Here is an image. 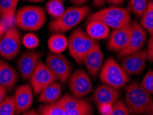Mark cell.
Returning a JSON list of instances; mask_svg holds the SVG:
<instances>
[{
    "instance_id": "ee69618b",
    "label": "cell",
    "mask_w": 153,
    "mask_h": 115,
    "mask_svg": "<svg viewBox=\"0 0 153 115\" xmlns=\"http://www.w3.org/2000/svg\"><path fill=\"white\" fill-rule=\"evenodd\" d=\"M64 115H70V114H68V113H66V112H64Z\"/></svg>"
},
{
    "instance_id": "484cf974",
    "label": "cell",
    "mask_w": 153,
    "mask_h": 115,
    "mask_svg": "<svg viewBox=\"0 0 153 115\" xmlns=\"http://www.w3.org/2000/svg\"><path fill=\"white\" fill-rule=\"evenodd\" d=\"M62 0H49L46 4V11L54 19L60 17L66 9Z\"/></svg>"
},
{
    "instance_id": "ba28073f",
    "label": "cell",
    "mask_w": 153,
    "mask_h": 115,
    "mask_svg": "<svg viewBox=\"0 0 153 115\" xmlns=\"http://www.w3.org/2000/svg\"><path fill=\"white\" fill-rule=\"evenodd\" d=\"M68 88L75 97L82 99L93 91V82L84 70H76L68 79Z\"/></svg>"
},
{
    "instance_id": "f546056e",
    "label": "cell",
    "mask_w": 153,
    "mask_h": 115,
    "mask_svg": "<svg viewBox=\"0 0 153 115\" xmlns=\"http://www.w3.org/2000/svg\"><path fill=\"white\" fill-rule=\"evenodd\" d=\"M130 113L123 99L120 98L114 103L111 115H130Z\"/></svg>"
},
{
    "instance_id": "d590c367",
    "label": "cell",
    "mask_w": 153,
    "mask_h": 115,
    "mask_svg": "<svg viewBox=\"0 0 153 115\" xmlns=\"http://www.w3.org/2000/svg\"><path fill=\"white\" fill-rule=\"evenodd\" d=\"M90 0H70L71 3L75 6H82Z\"/></svg>"
},
{
    "instance_id": "9a60e30c",
    "label": "cell",
    "mask_w": 153,
    "mask_h": 115,
    "mask_svg": "<svg viewBox=\"0 0 153 115\" xmlns=\"http://www.w3.org/2000/svg\"><path fill=\"white\" fill-rule=\"evenodd\" d=\"M131 24L126 25L122 28L114 29L112 31L107 43L108 48L109 50L118 53L123 49L127 44L129 37Z\"/></svg>"
},
{
    "instance_id": "7c38bea8",
    "label": "cell",
    "mask_w": 153,
    "mask_h": 115,
    "mask_svg": "<svg viewBox=\"0 0 153 115\" xmlns=\"http://www.w3.org/2000/svg\"><path fill=\"white\" fill-rule=\"evenodd\" d=\"M147 60V50H141L123 58L121 66L129 76L136 75L145 69Z\"/></svg>"
},
{
    "instance_id": "7402d4cb",
    "label": "cell",
    "mask_w": 153,
    "mask_h": 115,
    "mask_svg": "<svg viewBox=\"0 0 153 115\" xmlns=\"http://www.w3.org/2000/svg\"><path fill=\"white\" fill-rule=\"evenodd\" d=\"M97 21L102 22V24L106 25L109 28H112L113 29H117L122 28V27L126 26L121 22L117 21V20L113 19V18L108 16V15L105 14L101 11L93 13V14L90 15L87 19V22ZM129 25V24H128Z\"/></svg>"
},
{
    "instance_id": "8992f818",
    "label": "cell",
    "mask_w": 153,
    "mask_h": 115,
    "mask_svg": "<svg viewBox=\"0 0 153 115\" xmlns=\"http://www.w3.org/2000/svg\"><path fill=\"white\" fill-rule=\"evenodd\" d=\"M22 44L21 33L13 25L0 37V57L12 61L19 53Z\"/></svg>"
},
{
    "instance_id": "44dd1931",
    "label": "cell",
    "mask_w": 153,
    "mask_h": 115,
    "mask_svg": "<svg viewBox=\"0 0 153 115\" xmlns=\"http://www.w3.org/2000/svg\"><path fill=\"white\" fill-rule=\"evenodd\" d=\"M48 46L51 53L62 54L68 47V39L62 33H55L49 38Z\"/></svg>"
},
{
    "instance_id": "6da1fadb",
    "label": "cell",
    "mask_w": 153,
    "mask_h": 115,
    "mask_svg": "<svg viewBox=\"0 0 153 115\" xmlns=\"http://www.w3.org/2000/svg\"><path fill=\"white\" fill-rule=\"evenodd\" d=\"M124 101L130 113L150 114L152 98L138 82H132L125 88Z\"/></svg>"
},
{
    "instance_id": "30bf717a",
    "label": "cell",
    "mask_w": 153,
    "mask_h": 115,
    "mask_svg": "<svg viewBox=\"0 0 153 115\" xmlns=\"http://www.w3.org/2000/svg\"><path fill=\"white\" fill-rule=\"evenodd\" d=\"M46 66L57 76L61 83H66L71 76V68L68 60L62 54L48 53Z\"/></svg>"
},
{
    "instance_id": "5b68a950",
    "label": "cell",
    "mask_w": 153,
    "mask_h": 115,
    "mask_svg": "<svg viewBox=\"0 0 153 115\" xmlns=\"http://www.w3.org/2000/svg\"><path fill=\"white\" fill-rule=\"evenodd\" d=\"M101 82L117 89H120L126 85L130 78L113 58L106 59L100 73Z\"/></svg>"
},
{
    "instance_id": "9c48e42d",
    "label": "cell",
    "mask_w": 153,
    "mask_h": 115,
    "mask_svg": "<svg viewBox=\"0 0 153 115\" xmlns=\"http://www.w3.org/2000/svg\"><path fill=\"white\" fill-rule=\"evenodd\" d=\"M57 80V76L46 64L39 62L30 78V84L33 93L38 95L45 88Z\"/></svg>"
},
{
    "instance_id": "3957f363",
    "label": "cell",
    "mask_w": 153,
    "mask_h": 115,
    "mask_svg": "<svg viewBox=\"0 0 153 115\" xmlns=\"http://www.w3.org/2000/svg\"><path fill=\"white\" fill-rule=\"evenodd\" d=\"M91 12L88 6L70 7L60 17L52 20L49 30L52 33H63L73 29L84 19Z\"/></svg>"
},
{
    "instance_id": "2e32d148",
    "label": "cell",
    "mask_w": 153,
    "mask_h": 115,
    "mask_svg": "<svg viewBox=\"0 0 153 115\" xmlns=\"http://www.w3.org/2000/svg\"><path fill=\"white\" fill-rule=\"evenodd\" d=\"M84 64L93 77L97 75L103 65V54L99 42L85 57Z\"/></svg>"
},
{
    "instance_id": "836d02e7",
    "label": "cell",
    "mask_w": 153,
    "mask_h": 115,
    "mask_svg": "<svg viewBox=\"0 0 153 115\" xmlns=\"http://www.w3.org/2000/svg\"><path fill=\"white\" fill-rule=\"evenodd\" d=\"M146 50L148 53V61H149L150 62H153V34L150 35Z\"/></svg>"
},
{
    "instance_id": "277c9868",
    "label": "cell",
    "mask_w": 153,
    "mask_h": 115,
    "mask_svg": "<svg viewBox=\"0 0 153 115\" xmlns=\"http://www.w3.org/2000/svg\"><path fill=\"white\" fill-rule=\"evenodd\" d=\"M97 43L82 29H76L68 39L70 55L78 64H84L85 57Z\"/></svg>"
},
{
    "instance_id": "8fae6325",
    "label": "cell",
    "mask_w": 153,
    "mask_h": 115,
    "mask_svg": "<svg viewBox=\"0 0 153 115\" xmlns=\"http://www.w3.org/2000/svg\"><path fill=\"white\" fill-rule=\"evenodd\" d=\"M42 54L38 51H26L20 56L17 62V69L24 79H30L35 70Z\"/></svg>"
},
{
    "instance_id": "d6986e66",
    "label": "cell",
    "mask_w": 153,
    "mask_h": 115,
    "mask_svg": "<svg viewBox=\"0 0 153 115\" xmlns=\"http://www.w3.org/2000/svg\"><path fill=\"white\" fill-rule=\"evenodd\" d=\"M85 30L88 35L94 40L106 39L110 35L109 27L97 21L88 22Z\"/></svg>"
},
{
    "instance_id": "f35d334b",
    "label": "cell",
    "mask_w": 153,
    "mask_h": 115,
    "mask_svg": "<svg viewBox=\"0 0 153 115\" xmlns=\"http://www.w3.org/2000/svg\"><path fill=\"white\" fill-rule=\"evenodd\" d=\"M23 115H40L37 112H36L35 109H31L28 110V111L24 112Z\"/></svg>"
},
{
    "instance_id": "4dcf8cb0",
    "label": "cell",
    "mask_w": 153,
    "mask_h": 115,
    "mask_svg": "<svg viewBox=\"0 0 153 115\" xmlns=\"http://www.w3.org/2000/svg\"><path fill=\"white\" fill-rule=\"evenodd\" d=\"M22 44L27 48L35 49L39 45V39L35 34L28 33L22 38Z\"/></svg>"
},
{
    "instance_id": "d6a6232c",
    "label": "cell",
    "mask_w": 153,
    "mask_h": 115,
    "mask_svg": "<svg viewBox=\"0 0 153 115\" xmlns=\"http://www.w3.org/2000/svg\"><path fill=\"white\" fill-rule=\"evenodd\" d=\"M99 112L102 115H111L112 111L113 105L106 103V104H102L98 106Z\"/></svg>"
},
{
    "instance_id": "e575fe53",
    "label": "cell",
    "mask_w": 153,
    "mask_h": 115,
    "mask_svg": "<svg viewBox=\"0 0 153 115\" xmlns=\"http://www.w3.org/2000/svg\"><path fill=\"white\" fill-rule=\"evenodd\" d=\"M6 91H7V90L0 85V103L8 96Z\"/></svg>"
},
{
    "instance_id": "1f68e13d",
    "label": "cell",
    "mask_w": 153,
    "mask_h": 115,
    "mask_svg": "<svg viewBox=\"0 0 153 115\" xmlns=\"http://www.w3.org/2000/svg\"><path fill=\"white\" fill-rule=\"evenodd\" d=\"M140 84L148 94L153 95V71L152 70L148 71Z\"/></svg>"
},
{
    "instance_id": "74e56055",
    "label": "cell",
    "mask_w": 153,
    "mask_h": 115,
    "mask_svg": "<svg viewBox=\"0 0 153 115\" xmlns=\"http://www.w3.org/2000/svg\"><path fill=\"white\" fill-rule=\"evenodd\" d=\"M104 1L113 5H120L125 1V0H104Z\"/></svg>"
},
{
    "instance_id": "52a82bcc",
    "label": "cell",
    "mask_w": 153,
    "mask_h": 115,
    "mask_svg": "<svg viewBox=\"0 0 153 115\" xmlns=\"http://www.w3.org/2000/svg\"><path fill=\"white\" fill-rule=\"evenodd\" d=\"M147 39V33L137 22L131 24L130 32L126 46L118 52V57L124 58L126 56L142 50Z\"/></svg>"
},
{
    "instance_id": "7bdbcfd3",
    "label": "cell",
    "mask_w": 153,
    "mask_h": 115,
    "mask_svg": "<svg viewBox=\"0 0 153 115\" xmlns=\"http://www.w3.org/2000/svg\"><path fill=\"white\" fill-rule=\"evenodd\" d=\"M150 115H153V101L151 105V108H150Z\"/></svg>"
},
{
    "instance_id": "60d3db41",
    "label": "cell",
    "mask_w": 153,
    "mask_h": 115,
    "mask_svg": "<svg viewBox=\"0 0 153 115\" xmlns=\"http://www.w3.org/2000/svg\"><path fill=\"white\" fill-rule=\"evenodd\" d=\"M13 4H14L15 8H17V6L18 2H19V0H13Z\"/></svg>"
},
{
    "instance_id": "83f0119b",
    "label": "cell",
    "mask_w": 153,
    "mask_h": 115,
    "mask_svg": "<svg viewBox=\"0 0 153 115\" xmlns=\"http://www.w3.org/2000/svg\"><path fill=\"white\" fill-rule=\"evenodd\" d=\"M16 114L14 96H8L0 103V115H15Z\"/></svg>"
},
{
    "instance_id": "cb8c5ba5",
    "label": "cell",
    "mask_w": 153,
    "mask_h": 115,
    "mask_svg": "<svg viewBox=\"0 0 153 115\" xmlns=\"http://www.w3.org/2000/svg\"><path fill=\"white\" fill-rule=\"evenodd\" d=\"M16 8L13 0H0V16L10 24L14 22Z\"/></svg>"
},
{
    "instance_id": "8d00e7d4",
    "label": "cell",
    "mask_w": 153,
    "mask_h": 115,
    "mask_svg": "<svg viewBox=\"0 0 153 115\" xmlns=\"http://www.w3.org/2000/svg\"><path fill=\"white\" fill-rule=\"evenodd\" d=\"M7 29V26L4 23H3V22H0V37H1L5 34Z\"/></svg>"
},
{
    "instance_id": "603a6c76",
    "label": "cell",
    "mask_w": 153,
    "mask_h": 115,
    "mask_svg": "<svg viewBox=\"0 0 153 115\" xmlns=\"http://www.w3.org/2000/svg\"><path fill=\"white\" fill-rule=\"evenodd\" d=\"M140 24L150 36L153 34V0L148 1L147 6L141 17Z\"/></svg>"
},
{
    "instance_id": "4316f807",
    "label": "cell",
    "mask_w": 153,
    "mask_h": 115,
    "mask_svg": "<svg viewBox=\"0 0 153 115\" xmlns=\"http://www.w3.org/2000/svg\"><path fill=\"white\" fill-rule=\"evenodd\" d=\"M64 112L57 102H55L41 105L38 113L40 115H64Z\"/></svg>"
},
{
    "instance_id": "d4e9b609",
    "label": "cell",
    "mask_w": 153,
    "mask_h": 115,
    "mask_svg": "<svg viewBox=\"0 0 153 115\" xmlns=\"http://www.w3.org/2000/svg\"><path fill=\"white\" fill-rule=\"evenodd\" d=\"M85 101V100L82 99L75 97V96H71L68 94H66L62 96L57 102L64 109V111H68V110L75 109L80 105H82Z\"/></svg>"
},
{
    "instance_id": "ac0fdd59",
    "label": "cell",
    "mask_w": 153,
    "mask_h": 115,
    "mask_svg": "<svg viewBox=\"0 0 153 115\" xmlns=\"http://www.w3.org/2000/svg\"><path fill=\"white\" fill-rule=\"evenodd\" d=\"M62 85L55 82L45 88L40 92L38 101L46 103H55L62 97Z\"/></svg>"
},
{
    "instance_id": "5bb4252c",
    "label": "cell",
    "mask_w": 153,
    "mask_h": 115,
    "mask_svg": "<svg viewBox=\"0 0 153 115\" xmlns=\"http://www.w3.org/2000/svg\"><path fill=\"white\" fill-rule=\"evenodd\" d=\"M119 96L120 92L119 89L103 83L98 86L94 91L93 100L97 106L106 103L114 105V103L119 99Z\"/></svg>"
},
{
    "instance_id": "e0dca14e",
    "label": "cell",
    "mask_w": 153,
    "mask_h": 115,
    "mask_svg": "<svg viewBox=\"0 0 153 115\" xmlns=\"http://www.w3.org/2000/svg\"><path fill=\"white\" fill-rule=\"evenodd\" d=\"M18 77L16 70L4 60L0 59V85L6 90H12Z\"/></svg>"
},
{
    "instance_id": "f6af8a7d",
    "label": "cell",
    "mask_w": 153,
    "mask_h": 115,
    "mask_svg": "<svg viewBox=\"0 0 153 115\" xmlns=\"http://www.w3.org/2000/svg\"><path fill=\"white\" fill-rule=\"evenodd\" d=\"M62 1H66V0H62Z\"/></svg>"
},
{
    "instance_id": "4fadbf2b",
    "label": "cell",
    "mask_w": 153,
    "mask_h": 115,
    "mask_svg": "<svg viewBox=\"0 0 153 115\" xmlns=\"http://www.w3.org/2000/svg\"><path fill=\"white\" fill-rule=\"evenodd\" d=\"M14 99L17 114L28 111L33 103V91L31 85L24 84L18 87L15 92Z\"/></svg>"
},
{
    "instance_id": "b9f144b4",
    "label": "cell",
    "mask_w": 153,
    "mask_h": 115,
    "mask_svg": "<svg viewBox=\"0 0 153 115\" xmlns=\"http://www.w3.org/2000/svg\"><path fill=\"white\" fill-rule=\"evenodd\" d=\"M25 1H28L30 2H41L44 1V0H25Z\"/></svg>"
},
{
    "instance_id": "7a4b0ae2",
    "label": "cell",
    "mask_w": 153,
    "mask_h": 115,
    "mask_svg": "<svg viewBox=\"0 0 153 115\" xmlns=\"http://www.w3.org/2000/svg\"><path fill=\"white\" fill-rule=\"evenodd\" d=\"M46 19L44 8L37 6H27L17 11L14 24L22 30L37 31L44 26Z\"/></svg>"
},
{
    "instance_id": "ffe728a7",
    "label": "cell",
    "mask_w": 153,
    "mask_h": 115,
    "mask_svg": "<svg viewBox=\"0 0 153 115\" xmlns=\"http://www.w3.org/2000/svg\"><path fill=\"white\" fill-rule=\"evenodd\" d=\"M100 11L123 24L128 25L131 24L130 11L128 8L111 6V7L102 9Z\"/></svg>"
},
{
    "instance_id": "ab89813d",
    "label": "cell",
    "mask_w": 153,
    "mask_h": 115,
    "mask_svg": "<svg viewBox=\"0 0 153 115\" xmlns=\"http://www.w3.org/2000/svg\"><path fill=\"white\" fill-rule=\"evenodd\" d=\"M104 0H93V3L96 7H100L104 4Z\"/></svg>"
},
{
    "instance_id": "f1b7e54d",
    "label": "cell",
    "mask_w": 153,
    "mask_h": 115,
    "mask_svg": "<svg viewBox=\"0 0 153 115\" xmlns=\"http://www.w3.org/2000/svg\"><path fill=\"white\" fill-rule=\"evenodd\" d=\"M148 4V0H129L130 10L138 17L142 16Z\"/></svg>"
}]
</instances>
